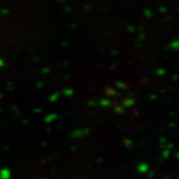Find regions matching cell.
<instances>
[{"mask_svg":"<svg viewBox=\"0 0 179 179\" xmlns=\"http://www.w3.org/2000/svg\"><path fill=\"white\" fill-rule=\"evenodd\" d=\"M176 156H177L178 158H179V152H178V153H176Z\"/></svg>","mask_w":179,"mask_h":179,"instance_id":"obj_2","label":"cell"},{"mask_svg":"<svg viewBox=\"0 0 179 179\" xmlns=\"http://www.w3.org/2000/svg\"><path fill=\"white\" fill-rule=\"evenodd\" d=\"M171 47L173 49H179V40H175L171 43Z\"/></svg>","mask_w":179,"mask_h":179,"instance_id":"obj_1","label":"cell"}]
</instances>
